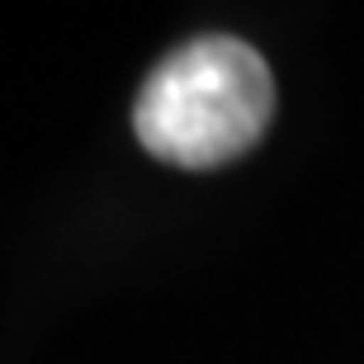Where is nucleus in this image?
<instances>
[{
    "label": "nucleus",
    "instance_id": "f257e3e1",
    "mask_svg": "<svg viewBox=\"0 0 364 364\" xmlns=\"http://www.w3.org/2000/svg\"><path fill=\"white\" fill-rule=\"evenodd\" d=\"M274 119V76L242 38L208 33L156 62L133 105L137 142L166 166L213 171L237 161Z\"/></svg>",
    "mask_w": 364,
    "mask_h": 364
}]
</instances>
